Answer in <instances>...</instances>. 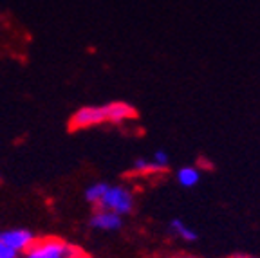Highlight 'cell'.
<instances>
[{
    "label": "cell",
    "instance_id": "30bf717a",
    "mask_svg": "<svg viewBox=\"0 0 260 258\" xmlns=\"http://www.w3.org/2000/svg\"><path fill=\"white\" fill-rule=\"evenodd\" d=\"M107 188H109L107 182H96V184H90L85 190V201L89 202V204L96 206L98 202L102 201V197L107 191Z\"/></svg>",
    "mask_w": 260,
    "mask_h": 258
},
{
    "label": "cell",
    "instance_id": "277c9868",
    "mask_svg": "<svg viewBox=\"0 0 260 258\" xmlns=\"http://www.w3.org/2000/svg\"><path fill=\"white\" fill-rule=\"evenodd\" d=\"M35 235L29 230H8L4 233H0V242L6 244L8 247H11L16 253H24L31 242L35 240Z\"/></svg>",
    "mask_w": 260,
    "mask_h": 258
},
{
    "label": "cell",
    "instance_id": "6da1fadb",
    "mask_svg": "<svg viewBox=\"0 0 260 258\" xmlns=\"http://www.w3.org/2000/svg\"><path fill=\"white\" fill-rule=\"evenodd\" d=\"M80 247L61 240L58 237H42L35 238L31 246L24 251L25 258H71L76 254Z\"/></svg>",
    "mask_w": 260,
    "mask_h": 258
},
{
    "label": "cell",
    "instance_id": "8992f818",
    "mask_svg": "<svg viewBox=\"0 0 260 258\" xmlns=\"http://www.w3.org/2000/svg\"><path fill=\"white\" fill-rule=\"evenodd\" d=\"M109 109V123H123L126 119H136L138 112L132 105L125 103V101H112L107 103Z\"/></svg>",
    "mask_w": 260,
    "mask_h": 258
},
{
    "label": "cell",
    "instance_id": "7c38bea8",
    "mask_svg": "<svg viewBox=\"0 0 260 258\" xmlns=\"http://www.w3.org/2000/svg\"><path fill=\"white\" fill-rule=\"evenodd\" d=\"M16 256H18L16 251H13L11 247H8L6 244L0 242V258H16Z\"/></svg>",
    "mask_w": 260,
    "mask_h": 258
},
{
    "label": "cell",
    "instance_id": "9a60e30c",
    "mask_svg": "<svg viewBox=\"0 0 260 258\" xmlns=\"http://www.w3.org/2000/svg\"><path fill=\"white\" fill-rule=\"evenodd\" d=\"M179 258H193V256H179Z\"/></svg>",
    "mask_w": 260,
    "mask_h": 258
},
{
    "label": "cell",
    "instance_id": "52a82bcc",
    "mask_svg": "<svg viewBox=\"0 0 260 258\" xmlns=\"http://www.w3.org/2000/svg\"><path fill=\"white\" fill-rule=\"evenodd\" d=\"M177 181L183 188H191L201 181L199 170L193 168V166H184L177 172Z\"/></svg>",
    "mask_w": 260,
    "mask_h": 258
},
{
    "label": "cell",
    "instance_id": "9c48e42d",
    "mask_svg": "<svg viewBox=\"0 0 260 258\" xmlns=\"http://www.w3.org/2000/svg\"><path fill=\"white\" fill-rule=\"evenodd\" d=\"M134 174H143V175H148V174H161V172H165V166H159L157 163L154 161H148V159L145 157H139L134 161Z\"/></svg>",
    "mask_w": 260,
    "mask_h": 258
},
{
    "label": "cell",
    "instance_id": "7a4b0ae2",
    "mask_svg": "<svg viewBox=\"0 0 260 258\" xmlns=\"http://www.w3.org/2000/svg\"><path fill=\"white\" fill-rule=\"evenodd\" d=\"M96 210H107L118 213L119 217L128 215L134 210V195L132 191L123 188V186H112L109 184L107 191L103 194L102 201L96 204Z\"/></svg>",
    "mask_w": 260,
    "mask_h": 258
},
{
    "label": "cell",
    "instance_id": "5b68a950",
    "mask_svg": "<svg viewBox=\"0 0 260 258\" xmlns=\"http://www.w3.org/2000/svg\"><path fill=\"white\" fill-rule=\"evenodd\" d=\"M90 226L94 230H102V231H116L123 226V218L114 211L107 210H96L94 215L90 217Z\"/></svg>",
    "mask_w": 260,
    "mask_h": 258
},
{
    "label": "cell",
    "instance_id": "5bb4252c",
    "mask_svg": "<svg viewBox=\"0 0 260 258\" xmlns=\"http://www.w3.org/2000/svg\"><path fill=\"white\" fill-rule=\"evenodd\" d=\"M230 258H255V256H249V254H244V253H237V254H233V256H230Z\"/></svg>",
    "mask_w": 260,
    "mask_h": 258
},
{
    "label": "cell",
    "instance_id": "8fae6325",
    "mask_svg": "<svg viewBox=\"0 0 260 258\" xmlns=\"http://www.w3.org/2000/svg\"><path fill=\"white\" fill-rule=\"evenodd\" d=\"M152 161L157 163L159 166H165V168H167V166H168V161H170V159H168V153L165 152V150H155V152H154V157H152Z\"/></svg>",
    "mask_w": 260,
    "mask_h": 258
},
{
    "label": "cell",
    "instance_id": "4fadbf2b",
    "mask_svg": "<svg viewBox=\"0 0 260 258\" xmlns=\"http://www.w3.org/2000/svg\"><path fill=\"white\" fill-rule=\"evenodd\" d=\"M71 258H92V256H90V254H87V253H83V251L80 249L76 254H73V256H71Z\"/></svg>",
    "mask_w": 260,
    "mask_h": 258
},
{
    "label": "cell",
    "instance_id": "ba28073f",
    "mask_svg": "<svg viewBox=\"0 0 260 258\" xmlns=\"http://www.w3.org/2000/svg\"><path fill=\"white\" fill-rule=\"evenodd\" d=\"M170 231L174 235H177L179 238L186 240V242H193V240H197V233H195L190 226H186L183 220H179V218H174V220L170 222Z\"/></svg>",
    "mask_w": 260,
    "mask_h": 258
},
{
    "label": "cell",
    "instance_id": "3957f363",
    "mask_svg": "<svg viewBox=\"0 0 260 258\" xmlns=\"http://www.w3.org/2000/svg\"><path fill=\"white\" fill-rule=\"evenodd\" d=\"M102 123H109V109L107 105H89L81 107L71 116L69 130H85L90 126H98Z\"/></svg>",
    "mask_w": 260,
    "mask_h": 258
}]
</instances>
